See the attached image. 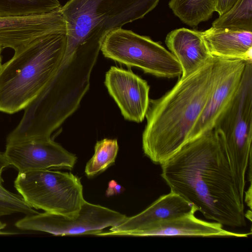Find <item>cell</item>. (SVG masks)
<instances>
[{"label":"cell","instance_id":"cell-1","mask_svg":"<svg viewBox=\"0 0 252 252\" xmlns=\"http://www.w3.org/2000/svg\"><path fill=\"white\" fill-rule=\"evenodd\" d=\"M161 165L170 189L208 220L246 226L244 200L236 187L224 145L214 128L188 141Z\"/></svg>","mask_w":252,"mask_h":252},{"label":"cell","instance_id":"cell-2","mask_svg":"<svg viewBox=\"0 0 252 252\" xmlns=\"http://www.w3.org/2000/svg\"><path fill=\"white\" fill-rule=\"evenodd\" d=\"M225 61L213 56L194 72L180 77L161 97L150 99L142 141L144 153L153 163L160 165L189 140Z\"/></svg>","mask_w":252,"mask_h":252},{"label":"cell","instance_id":"cell-3","mask_svg":"<svg viewBox=\"0 0 252 252\" xmlns=\"http://www.w3.org/2000/svg\"><path fill=\"white\" fill-rule=\"evenodd\" d=\"M99 52L78 48L63 59L56 74L24 109L6 144L51 138V134L78 108L90 87L91 72Z\"/></svg>","mask_w":252,"mask_h":252},{"label":"cell","instance_id":"cell-4","mask_svg":"<svg viewBox=\"0 0 252 252\" xmlns=\"http://www.w3.org/2000/svg\"><path fill=\"white\" fill-rule=\"evenodd\" d=\"M65 33L36 39L17 51L0 68V112L24 109L60 68L65 53Z\"/></svg>","mask_w":252,"mask_h":252},{"label":"cell","instance_id":"cell-5","mask_svg":"<svg viewBox=\"0 0 252 252\" xmlns=\"http://www.w3.org/2000/svg\"><path fill=\"white\" fill-rule=\"evenodd\" d=\"M159 0H69L61 8L66 38L63 59L79 48L100 51L110 32L143 18Z\"/></svg>","mask_w":252,"mask_h":252},{"label":"cell","instance_id":"cell-6","mask_svg":"<svg viewBox=\"0 0 252 252\" xmlns=\"http://www.w3.org/2000/svg\"><path fill=\"white\" fill-rule=\"evenodd\" d=\"M213 128L224 145L237 188L244 200L246 174L252 158V61L247 62L235 96Z\"/></svg>","mask_w":252,"mask_h":252},{"label":"cell","instance_id":"cell-7","mask_svg":"<svg viewBox=\"0 0 252 252\" xmlns=\"http://www.w3.org/2000/svg\"><path fill=\"white\" fill-rule=\"evenodd\" d=\"M14 187L32 208L73 217L85 201L80 178L48 169L18 172Z\"/></svg>","mask_w":252,"mask_h":252},{"label":"cell","instance_id":"cell-8","mask_svg":"<svg viewBox=\"0 0 252 252\" xmlns=\"http://www.w3.org/2000/svg\"><path fill=\"white\" fill-rule=\"evenodd\" d=\"M100 51L106 58L157 77H180L182 74L175 56L159 43L122 28L106 36Z\"/></svg>","mask_w":252,"mask_h":252},{"label":"cell","instance_id":"cell-9","mask_svg":"<svg viewBox=\"0 0 252 252\" xmlns=\"http://www.w3.org/2000/svg\"><path fill=\"white\" fill-rule=\"evenodd\" d=\"M126 216L107 207L85 200L76 216L68 217L45 212L27 215L15 225L22 230L44 232L55 235H97L122 222Z\"/></svg>","mask_w":252,"mask_h":252},{"label":"cell","instance_id":"cell-10","mask_svg":"<svg viewBox=\"0 0 252 252\" xmlns=\"http://www.w3.org/2000/svg\"><path fill=\"white\" fill-rule=\"evenodd\" d=\"M3 153L10 165L18 172L51 167L71 169L77 158L51 138L7 144Z\"/></svg>","mask_w":252,"mask_h":252},{"label":"cell","instance_id":"cell-11","mask_svg":"<svg viewBox=\"0 0 252 252\" xmlns=\"http://www.w3.org/2000/svg\"><path fill=\"white\" fill-rule=\"evenodd\" d=\"M61 8L41 14L0 17V47L15 52L36 39L65 33Z\"/></svg>","mask_w":252,"mask_h":252},{"label":"cell","instance_id":"cell-12","mask_svg":"<svg viewBox=\"0 0 252 252\" xmlns=\"http://www.w3.org/2000/svg\"><path fill=\"white\" fill-rule=\"evenodd\" d=\"M104 83L126 120L136 123L144 120L150 101L146 81L131 70L113 66L106 73Z\"/></svg>","mask_w":252,"mask_h":252},{"label":"cell","instance_id":"cell-13","mask_svg":"<svg viewBox=\"0 0 252 252\" xmlns=\"http://www.w3.org/2000/svg\"><path fill=\"white\" fill-rule=\"evenodd\" d=\"M197 208L177 194L170 191L160 196L139 214L126 218L120 223L111 227L109 231L98 235L139 236L151 226L165 220L192 212Z\"/></svg>","mask_w":252,"mask_h":252},{"label":"cell","instance_id":"cell-14","mask_svg":"<svg viewBox=\"0 0 252 252\" xmlns=\"http://www.w3.org/2000/svg\"><path fill=\"white\" fill-rule=\"evenodd\" d=\"M247 62L240 59H226L219 80L192 130L189 140L214 128L218 118L235 96Z\"/></svg>","mask_w":252,"mask_h":252},{"label":"cell","instance_id":"cell-15","mask_svg":"<svg viewBox=\"0 0 252 252\" xmlns=\"http://www.w3.org/2000/svg\"><path fill=\"white\" fill-rule=\"evenodd\" d=\"M165 43L179 63L186 77L202 66L212 58L200 31L181 28L169 32Z\"/></svg>","mask_w":252,"mask_h":252},{"label":"cell","instance_id":"cell-16","mask_svg":"<svg viewBox=\"0 0 252 252\" xmlns=\"http://www.w3.org/2000/svg\"><path fill=\"white\" fill-rule=\"evenodd\" d=\"M195 213L192 212L159 222L142 232L139 236L247 237L249 235L226 230L220 223L199 219Z\"/></svg>","mask_w":252,"mask_h":252},{"label":"cell","instance_id":"cell-17","mask_svg":"<svg viewBox=\"0 0 252 252\" xmlns=\"http://www.w3.org/2000/svg\"><path fill=\"white\" fill-rule=\"evenodd\" d=\"M200 32L212 56L252 61V32L211 27Z\"/></svg>","mask_w":252,"mask_h":252},{"label":"cell","instance_id":"cell-18","mask_svg":"<svg viewBox=\"0 0 252 252\" xmlns=\"http://www.w3.org/2000/svg\"><path fill=\"white\" fill-rule=\"evenodd\" d=\"M168 5L176 16L192 27L207 21L216 12L215 0H170Z\"/></svg>","mask_w":252,"mask_h":252},{"label":"cell","instance_id":"cell-19","mask_svg":"<svg viewBox=\"0 0 252 252\" xmlns=\"http://www.w3.org/2000/svg\"><path fill=\"white\" fill-rule=\"evenodd\" d=\"M61 7L58 0H0V17L41 14Z\"/></svg>","mask_w":252,"mask_h":252},{"label":"cell","instance_id":"cell-20","mask_svg":"<svg viewBox=\"0 0 252 252\" xmlns=\"http://www.w3.org/2000/svg\"><path fill=\"white\" fill-rule=\"evenodd\" d=\"M217 28L252 32V0H238L213 23Z\"/></svg>","mask_w":252,"mask_h":252},{"label":"cell","instance_id":"cell-21","mask_svg":"<svg viewBox=\"0 0 252 252\" xmlns=\"http://www.w3.org/2000/svg\"><path fill=\"white\" fill-rule=\"evenodd\" d=\"M118 149L116 139L104 138L97 141L94 146V153L85 166V172L87 176H94L113 164L115 161Z\"/></svg>","mask_w":252,"mask_h":252},{"label":"cell","instance_id":"cell-22","mask_svg":"<svg viewBox=\"0 0 252 252\" xmlns=\"http://www.w3.org/2000/svg\"><path fill=\"white\" fill-rule=\"evenodd\" d=\"M238 0H215L216 12L220 16L230 9Z\"/></svg>","mask_w":252,"mask_h":252},{"label":"cell","instance_id":"cell-23","mask_svg":"<svg viewBox=\"0 0 252 252\" xmlns=\"http://www.w3.org/2000/svg\"><path fill=\"white\" fill-rule=\"evenodd\" d=\"M124 190V189L115 180H111L108 183V188L106 191V195L109 197L114 194H120Z\"/></svg>","mask_w":252,"mask_h":252},{"label":"cell","instance_id":"cell-24","mask_svg":"<svg viewBox=\"0 0 252 252\" xmlns=\"http://www.w3.org/2000/svg\"><path fill=\"white\" fill-rule=\"evenodd\" d=\"M10 164L6 159L4 153L0 152V180H3L2 178V172L4 169Z\"/></svg>","mask_w":252,"mask_h":252},{"label":"cell","instance_id":"cell-25","mask_svg":"<svg viewBox=\"0 0 252 252\" xmlns=\"http://www.w3.org/2000/svg\"><path fill=\"white\" fill-rule=\"evenodd\" d=\"M6 226V223L0 221V234H8V233H5L4 231H3V230L5 228Z\"/></svg>","mask_w":252,"mask_h":252},{"label":"cell","instance_id":"cell-26","mask_svg":"<svg viewBox=\"0 0 252 252\" xmlns=\"http://www.w3.org/2000/svg\"><path fill=\"white\" fill-rule=\"evenodd\" d=\"M2 49H3L1 47H0V68L2 65V57L1 54Z\"/></svg>","mask_w":252,"mask_h":252}]
</instances>
